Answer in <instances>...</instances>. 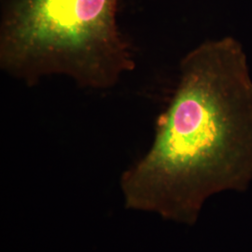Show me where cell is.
<instances>
[{
	"label": "cell",
	"mask_w": 252,
	"mask_h": 252,
	"mask_svg": "<svg viewBox=\"0 0 252 252\" xmlns=\"http://www.w3.org/2000/svg\"><path fill=\"white\" fill-rule=\"evenodd\" d=\"M252 181V77L233 36L203 41L184 55L153 142L124 172L126 208L192 225L207 199L243 192Z\"/></svg>",
	"instance_id": "cell-1"
},
{
	"label": "cell",
	"mask_w": 252,
	"mask_h": 252,
	"mask_svg": "<svg viewBox=\"0 0 252 252\" xmlns=\"http://www.w3.org/2000/svg\"><path fill=\"white\" fill-rule=\"evenodd\" d=\"M119 0H0V66L31 86L64 76L107 90L135 67Z\"/></svg>",
	"instance_id": "cell-2"
}]
</instances>
